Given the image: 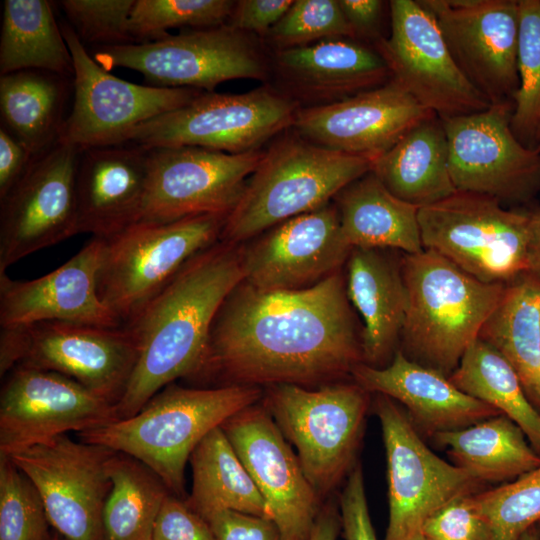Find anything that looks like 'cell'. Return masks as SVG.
Masks as SVG:
<instances>
[{
    "instance_id": "cell-35",
    "label": "cell",
    "mask_w": 540,
    "mask_h": 540,
    "mask_svg": "<svg viewBox=\"0 0 540 540\" xmlns=\"http://www.w3.org/2000/svg\"><path fill=\"white\" fill-rule=\"evenodd\" d=\"M22 70L74 76L72 55L49 1H4L0 75Z\"/></svg>"
},
{
    "instance_id": "cell-49",
    "label": "cell",
    "mask_w": 540,
    "mask_h": 540,
    "mask_svg": "<svg viewBox=\"0 0 540 540\" xmlns=\"http://www.w3.org/2000/svg\"><path fill=\"white\" fill-rule=\"evenodd\" d=\"M35 157L3 126L0 128V200L20 181Z\"/></svg>"
},
{
    "instance_id": "cell-58",
    "label": "cell",
    "mask_w": 540,
    "mask_h": 540,
    "mask_svg": "<svg viewBox=\"0 0 540 540\" xmlns=\"http://www.w3.org/2000/svg\"><path fill=\"white\" fill-rule=\"evenodd\" d=\"M537 218L540 220V212L536 213Z\"/></svg>"
},
{
    "instance_id": "cell-25",
    "label": "cell",
    "mask_w": 540,
    "mask_h": 540,
    "mask_svg": "<svg viewBox=\"0 0 540 540\" xmlns=\"http://www.w3.org/2000/svg\"><path fill=\"white\" fill-rule=\"evenodd\" d=\"M271 66L284 94L307 107L334 103L391 79L376 48L346 38L275 51Z\"/></svg>"
},
{
    "instance_id": "cell-46",
    "label": "cell",
    "mask_w": 540,
    "mask_h": 540,
    "mask_svg": "<svg viewBox=\"0 0 540 540\" xmlns=\"http://www.w3.org/2000/svg\"><path fill=\"white\" fill-rule=\"evenodd\" d=\"M338 504L345 540H378L371 521L363 472L359 464L349 473Z\"/></svg>"
},
{
    "instance_id": "cell-24",
    "label": "cell",
    "mask_w": 540,
    "mask_h": 540,
    "mask_svg": "<svg viewBox=\"0 0 540 540\" xmlns=\"http://www.w3.org/2000/svg\"><path fill=\"white\" fill-rule=\"evenodd\" d=\"M104 239L92 237L63 265L33 280L0 273V327L62 321L116 328L123 326L97 291Z\"/></svg>"
},
{
    "instance_id": "cell-15",
    "label": "cell",
    "mask_w": 540,
    "mask_h": 540,
    "mask_svg": "<svg viewBox=\"0 0 540 540\" xmlns=\"http://www.w3.org/2000/svg\"><path fill=\"white\" fill-rule=\"evenodd\" d=\"M113 453L63 434L7 456L35 485L55 532L67 540H103Z\"/></svg>"
},
{
    "instance_id": "cell-13",
    "label": "cell",
    "mask_w": 540,
    "mask_h": 540,
    "mask_svg": "<svg viewBox=\"0 0 540 540\" xmlns=\"http://www.w3.org/2000/svg\"><path fill=\"white\" fill-rule=\"evenodd\" d=\"M387 462L389 518L384 540H407L456 497L475 494L482 484L432 452L412 420L393 399L377 394Z\"/></svg>"
},
{
    "instance_id": "cell-19",
    "label": "cell",
    "mask_w": 540,
    "mask_h": 540,
    "mask_svg": "<svg viewBox=\"0 0 540 540\" xmlns=\"http://www.w3.org/2000/svg\"><path fill=\"white\" fill-rule=\"evenodd\" d=\"M5 376L0 394V454L118 420L113 403L60 373L16 366Z\"/></svg>"
},
{
    "instance_id": "cell-31",
    "label": "cell",
    "mask_w": 540,
    "mask_h": 540,
    "mask_svg": "<svg viewBox=\"0 0 540 540\" xmlns=\"http://www.w3.org/2000/svg\"><path fill=\"white\" fill-rule=\"evenodd\" d=\"M479 338L511 365L540 413V276L526 272L506 284Z\"/></svg>"
},
{
    "instance_id": "cell-12",
    "label": "cell",
    "mask_w": 540,
    "mask_h": 540,
    "mask_svg": "<svg viewBox=\"0 0 540 540\" xmlns=\"http://www.w3.org/2000/svg\"><path fill=\"white\" fill-rule=\"evenodd\" d=\"M74 65V101L58 142L81 151L127 143L140 124L179 109L202 92L122 80L100 66L67 22L60 24Z\"/></svg>"
},
{
    "instance_id": "cell-34",
    "label": "cell",
    "mask_w": 540,
    "mask_h": 540,
    "mask_svg": "<svg viewBox=\"0 0 540 540\" xmlns=\"http://www.w3.org/2000/svg\"><path fill=\"white\" fill-rule=\"evenodd\" d=\"M67 78L42 70H22L0 77L1 126L34 156L58 143L66 119Z\"/></svg>"
},
{
    "instance_id": "cell-41",
    "label": "cell",
    "mask_w": 540,
    "mask_h": 540,
    "mask_svg": "<svg viewBox=\"0 0 540 540\" xmlns=\"http://www.w3.org/2000/svg\"><path fill=\"white\" fill-rule=\"evenodd\" d=\"M43 500L32 481L0 454V540H52Z\"/></svg>"
},
{
    "instance_id": "cell-1",
    "label": "cell",
    "mask_w": 540,
    "mask_h": 540,
    "mask_svg": "<svg viewBox=\"0 0 540 540\" xmlns=\"http://www.w3.org/2000/svg\"><path fill=\"white\" fill-rule=\"evenodd\" d=\"M363 362L341 270L297 290L244 281L221 305L193 377L214 387L335 383Z\"/></svg>"
},
{
    "instance_id": "cell-43",
    "label": "cell",
    "mask_w": 540,
    "mask_h": 540,
    "mask_svg": "<svg viewBox=\"0 0 540 540\" xmlns=\"http://www.w3.org/2000/svg\"><path fill=\"white\" fill-rule=\"evenodd\" d=\"M135 0H63L59 4L79 40L95 47L135 43L129 18Z\"/></svg>"
},
{
    "instance_id": "cell-38",
    "label": "cell",
    "mask_w": 540,
    "mask_h": 540,
    "mask_svg": "<svg viewBox=\"0 0 540 540\" xmlns=\"http://www.w3.org/2000/svg\"><path fill=\"white\" fill-rule=\"evenodd\" d=\"M518 4L519 87L514 96L511 128L523 144L531 147L540 132V0H518Z\"/></svg>"
},
{
    "instance_id": "cell-50",
    "label": "cell",
    "mask_w": 540,
    "mask_h": 540,
    "mask_svg": "<svg viewBox=\"0 0 540 540\" xmlns=\"http://www.w3.org/2000/svg\"><path fill=\"white\" fill-rule=\"evenodd\" d=\"M380 0H338L340 9L355 37L378 38V25L383 8Z\"/></svg>"
},
{
    "instance_id": "cell-56",
    "label": "cell",
    "mask_w": 540,
    "mask_h": 540,
    "mask_svg": "<svg viewBox=\"0 0 540 540\" xmlns=\"http://www.w3.org/2000/svg\"><path fill=\"white\" fill-rule=\"evenodd\" d=\"M52 540H67V539L64 538L62 535H60L59 533L54 532Z\"/></svg>"
},
{
    "instance_id": "cell-6",
    "label": "cell",
    "mask_w": 540,
    "mask_h": 540,
    "mask_svg": "<svg viewBox=\"0 0 540 540\" xmlns=\"http://www.w3.org/2000/svg\"><path fill=\"white\" fill-rule=\"evenodd\" d=\"M261 400L325 500L356 465L369 392L355 382L315 389L279 384L265 387Z\"/></svg>"
},
{
    "instance_id": "cell-23",
    "label": "cell",
    "mask_w": 540,
    "mask_h": 540,
    "mask_svg": "<svg viewBox=\"0 0 540 540\" xmlns=\"http://www.w3.org/2000/svg\"><path fill=\"white\" fill-rule=\"evenodd\" d=\"M432 115L391 78L334 103L300 107L292 129L316 145L374 160Z\"/></svg>"
},
{
    "instance_id": "cell-30",
    "label": "cell",
    "mask_w": 540,
    "mask_h": 540,
    "mask_svg": "<svg viewBox=\"0 0 540 540\" xmlns=\"http://www.w3.org/2000/svg\"><path fill=\"white\" fill-rule=\"evenodd\" d=\"M341 230L352 248L424 250L419 207L392 194L370 171L337 194Z\"/></svg>"
},
{
    "instance_id": "cell-47",
    "label": "cell",
    "mask_w": 540,
    "mask_h": 540,
    "mask_svg": "<svg viewBox=\"0 0 540 540\" xmlns=\"http://www.w3.org/2000/svg\"><path fill=\"white\" fill-rule=\"evenodd\" d=\"M216 540H282L275 522L233 510H221L205 519Z\"/></svg>"
},
{
    "instance_id": "cell-37",
    "label": "cell",
    "mask_w": 540,
    "mask_h": 540,
    "mask_svg": "<svg viewBox=\"0 0 540 540\" xmlns=\"http://www.w3.org/2000/svg\"><path fill=\"white\" fill-rule=\"evenodd\" d=\"M112 482L103 509V540H153L165 497L162 479L136 458L114 451L108 462Z\"/></svg>"
},
{
    "instance_id": "cell-55",
    "label": "cell",
    "mask_w": 540,
    "mask_h": 540,
    "mask_svg": "<svg viewBox=\"0 0 540 540\" xmlns=\"http://www.w3.org/2000/svg\"><path fill=\"white\" fill-rule=\"evenodd\" d=\"M534 528L537 534V538L538 540H540V520L534 525Z\"/></svg>"
},
{
    "instance_id": "cell-53",
    "label": "cell",
    "mask_w": 540,
    "mask_h": 540,
    "mask_svg": "<svg viewBox=\"0 0 540 540\" xmlns=\"http://www.w3.org/2000/svg\"><path fill=\"white\" fill-rule=\"evenodd\" d=\"M520 540H538L534 526L529 528L520 538Z\"/></svg>"
},
{
    "instance_id": "cell-10",
    "label": "cell",
    "mask_w": 540,
    "mask_h": 540,
    "mask_svg": "<svg viewBox=\"0 0 540 540\" xmlns=\"http://www.w3.org/2000/svg\"><path fill=\"white\" fill-rule=\"evenodd\" d=\"M93 59L106 70L128 68L148 85L213 92L233 79L265 80L269 63L251 34L228 24L191 29L166 38L126 45L94 47Z\"/></svg>"
},
{
    "instance_id": "cell-29",
    "label": "cell",
    "mask_w": 540,
    "mask_h": 540,
    "mask_svg": "<svg viewBox=\"0 0 540 540\" xmlns=\"http://www.w3.org/2000/svg\"><path fill=\"white\" fill-rule=\"evenodd\" d=\"M371 171L396 197L419 208L456 192L442 120L432 115L373 160Z\"/></svg>"
},
{
    "instance_id": "cell-4",
    "label": "cell",
    "mask_w": 540,
    "mask_h": 540,
    "mask_svg": "<svg viewBox=\"0 0 540 540\" xmlns=\"http://www.w3.org/2000/svg\"><path fill=\"white\" fill-rule=\"evenodd\" d=\"M401 270L407 296L401 350L449 377L479 338L506 284L480 281L430 249L405 254Z\"/></svg>"
},
{
    "instance_id": "cell-9",
    "label": "cell",
    "mask_w": 540,
    "mask_h": 540,
    "mask_svg": "<svg viewBox=\"0 0 540 540\" xmlns=\"http://www.w3.org/2000/svg\"><path fill=\"white\" fill-rule=\"evenodd\" d=\"M0 375L16 366L60 373L116 407L138 359V344L126 327L44 321L0 327Z\"/></svg>"
},
{
    "instance_id": "cell-17",
    "label": "cell",
    "mask_w": 540,
    "mask_h": 540,
    "mask_svg": "<svg viewBox=\"0 0 540 540\" xmlns=\"http://www.w3.org/2000/svg\"><path fill=\"white\" fill-rule=\"evenodd\" d=\"M391 33L376 41L391 78L439 118L483 111L488 100L456 64L434 16L419 1L392 0Z\"/></svg>"
},
{
    "instance_id": "cell-42",
    "label": "cell",
    "mask_w": 540,
    "mask_h": 540,
    "mask_svg": "<svg viewBox=\"0 0 540 540\" xmlns=\"http://www.w3.org/2000/svg\"><path fill=\"white\" fill-rule=\"evenodd\" d=\"M265 37L275 51L327 39L356 38L338 0H295Z\"/></svg>"
},
{
    "instance_id": "cell-21",
    "label": "cell",
    "mask_w": 540,
    "mask_h": 540,
    "mask_svg": "<svg viewBox=\"0 0 540 540\" xmlns=\"http://www.w3.org/2000/svg\"><path fill=\"white\" fill-rule=\"evenodd\" d=\"M221 428L266 501L282 540H308L325 500L261 401Z\"/></svg>"
},
{
    "instance_id": "cell-57",
    "label": "cell",
    "mask_w": 540,
    "mask_h": 540,
    "mask_svg": "<svg viewBox=\"0 0 540 540\" xmlns=\"http://www.w3.org/2000/svg\"><path fill=\"white\" fill-rule=\"evenodd\" d=\"M537 141H538V145H537L536 148L540 151V132H539V136H538V140H537Z\"/></svg>"
},
{
    "instance_id": "cell-7",
    "label": "cell",
    "mask_w": 540,
    "mask_h": 540,
    "mask_svg": "<svg viewBox=\"0 0 540 540\" xmlns=\"http://www.w3.org/2000/svg\"><path fill=\"white\" fill-rule=\"evenodd\" d=\"M227 216L137 222L104 239L97 276L102 303L123 326L132 322L191 258L220 240Z\"/></svg>"
},
{
    "instance_id": "cell-26",
    "label": "cell",
    "mask_w": 540,
    "mask_h": 540,
    "mask_svg": "<svg viewBox=\"0 0 540 540\" xmlns=\"http://www.w3.org/2000/svg\"><path fill=\"white\" fill-rule=\"evenodd\" d=\"M149 149L132 144L81 151L76 172L78 233L107 239L138 221Z\"/></svg>"
},
{
    "instance_id": "cell-32",
    "label": "cell",
    "mask_w": 540,
    "mask_h": 540,
    "mask_svg": "<svg viewBox=\"0 0 540 540\" xmlns=\"http://www.w3.org/2000/svg\"><path fill=\"white\" fill-rule=\"evenodd\" d=\"M433 438L480 483L514 480L540 466V455L523 430L503 414Z\"/></svg>"
},
{
    "instance_id": "cell-33",
    "label": "cell",
    "mask_w": 540,
    "mask_h": 540,
    "mask_svg": "<svg viewBox=\"0 0 540 540\" xmlns=\"http://www.w3.org/2000/svg\"><path fill=\"white\" fill-rule=\"evenodd\" d=\"M189 463L192 489L185 502L204 519L221 510L271 519L266 501L221 426L199 442Z\"/></svg>"
},
{
    "instance_id": "cell-8",
    "label": "cell",
    "mask_w": 540,
    "mask_h": 540,
    "mask_svg": "<svg viewBox=\"0 0 540 540\" xmlns=\"http://www.w3.org/2000/svg\"><path fill=\"white\" fill-rule=\"evenodd\" d=\"M421 240L486 283L507 284L529 272L532 213L507 210L490 196L456 191L419 208Z\"/></svg>"
},
{
    "instance_id": "cell-51",
    "label": "cell",
    "mask_w": 540,
    "mask_h": 540,
    "mask_svg": "<svg viewBox=\"0 0 540 540\" xmlns=\"http://www.w3.org/2000/svg\"><path fill=\"white\" fill-rule=\"evenodd\" d=\"M341 531L339 504L328 499L320 509L308 540H337Z\"/></svg>"
},
{
    "instance_id": "cell-54",
    "label": "cell",
    "mask_w": 540,
    "mask_h": 540,
    "mask_svg": "<svg viewBox=\"0 0 540 540\" xmlns=\"http://www.w3.org/2000/svg\"><path fill=\"white\" fill-rule=\"evenodd\" d=\"M407 540H428V539L420 531L414 534L413 536H411L410 538H408Z\"/></svg>"
},
{
    "instance_id": "cell-16",
    "label": "cell",
    "mask_w": 540,
    "mask_h": 540,
    "mask_svg": "<svg viewBox=\"0 0 540 540\" xmlns=\"http://www.w3.org/2000/svg\"><path fill=\"white\" fill-rule=\"evenodd\" d=\"M263 155L261 150L231 154L193 146L149 149L148 179L137 222L228 215Z\"/></svg>"
},
{
    "instance_id": "cell-22",
    "label": "cell",
    "mask_w": 540,
    "mask_h": 540,
    "mask_svg": "<svg viewBox=\"0 0 540 540\" xmlns=\"http://www.w3.org/2000/svg\"><path fill=\"white\" fill-rule=\"evenodd\" d=\"M336 205L285 220L241 246L244 282L261 290H297L340 271L352 251Z\"/></svg>"
},
{
    "instance_id": "cell-52",
    "label": "cell",
    "mask_w": 540,
    "mask_h": 540,
    "mask_svg": "<svg viewBox=\"0 0 540 540\" xmlns=\"http://www.w3.org/2000/svg\"><path fill=\"white\" fill-rule=\"evenodd\" d=\"M533 215L532 238L529 248V272L540 276V220Z\"/></svg>"
},
{
    "instance_id": "cell-3",
    "label": "cell",
    "mask_w": 540,
    "mask_h": 540,
    "mask_svg": "<svg viewBox=\"0 0 540 540\" xmlns=\"http://www.w3.org/2000/svg\"><path fill=\"white\" fill-rule=\"evenodd\" d=\"M262 397L263 389L255 386L188 388L173 382L135 415L77 435L83 442L136 458L172 494L185 499V466L195 447L213 429Z\"/></svg>"
},
{
    "instance_id": "cell-28",
    "label": "cell",
    "mask_w": 540,
    "mask_h": 540,
    "mask_svg": "<svg viewBox=\"0 0 540 540\" xmlns=\"http://www.w3.org/2000/svg\"><path fill=\"white\" fill-rule=\"evenodd\" d=\"M381 250L353 248L345 278L348 299L364 324L363 363L375 367H381L394 351L407 304L401 262H395Z\"/></svg>"
},
{
    "instance_id": "cell-5",
    "label": "cell",
    "mask_w": 540,
    "mask_h": 540,
    "mask_svg": "<svg viewBox=\"0 0 540 540\" xmlns=\"http://www.w3.org/2000/svg\"><path fill=\"white\" fill-rule=\"evenodd\" d=\"M372 164V158L331 150L287 130L264 151L227 216L220 240L240 245L285 220L314 211L370 172Z\"/></svg>"
},
{
    "instance_id": "cell-48",
    "label": "cell",
    "mask_w": 540,
    "mask_h": 540,
    "mask_svg": "<svg viewBox=\"0 0 540 540\" xmlns=\"http://www.w3.org/2000/svg\"><path fill=\"white\" fill-rule=\"evenodd\" d=\"M293 2L294 0L235 1L227 24L242 32L265 37Z\"/></svg>"
},
{
    "instance_id": "cell-39",
    "label": "cell",
    "mask_w": 540,
    "mask_h": 540,
    "mask_svg": "<svg viewBox=\"0 0 540 540\" xmlns=\"http://www.w3.org/2000/svg\"><path fill=\"white\" fill-rule=\"evenodd\" d=\"M232 0H135L129 31L135 43L168 37L171 28L204 29L227 24Z\"/></svg>"
},
{
    "instance_id": "cell-18",
    "label": "cell",
    "mask_w": 540,
    "mask_h": 540,
    "mask_svg": "<svg viewBox=\"0 0 540 540\" xmlns=\"http://www.w3.org/2000/svg\"><path fill=\"white\" fill-rule=\"evenodd\" d=\"M81 150L58 142L35 157L0 200V273L78 233L76 172Z\"/></svg>"
},
{
    "instance_id": "cell-44",
    "label": "cell",
    "mask_w": 540,
    "mask_h": 540,
    "mask_svg": "<svg viewBox=\"0 0 540 540\" xmlns=\"http://www.w3.org/2000/svg\"><path fill=\"white\" fill-rule=\"evenodd\" d=\"M420 531L428 540H492L490 526L474 494L456 497L442 506Z\"/></svg>"
},
{
    "instance_id": "cell-11",
    "label": "cell",
    "mask_w": 540,
    "mask_h": 540,
    "mask_svg": "<svg viewBox=\"0 0 540 540\" xmlns=\"http://www.w3.org/2000/svg\"><path fill=\"white\" fill-rule=\"evenodd\" d=\"M300 107L270 86L241 94L202 92L187 105L137 126L127 143L246 153L292 128Z\"/></svg>"
},
{
    "instance_id": "cell-27",
    "label": "cell",
    "mask_w": 540,
    "mask_h": 540,
    "mask_svg": "<svg viewBox=\"0 0 540 540\" xmlns=\"http://www.w3.org/2000/svg\"><path fill=\"white\" fill-rule=\"evenodd\" d=\"M351 376L367 392L401 403L414 425L431 434L458 430L500 415L464 393L448 376L408 358L401 349L387 366L356 365Z\"/></svg>"
},
{
    "instance_id": "cell-36",
    "label": "cell",
    "mask_w": 540,
    "mask_h": 540,
    "mask_svg": "<svg viewBox=\"0 0 540 540\" xmlns=\"http://www.w3.org/2000/svg\"><path fill=\"white\" fill-rule=\"evenodd\" d=\"M449 379L464 393L514 421L540 455V413L514 369L495 348L480 338L475 340Z\"/></svg>"
},
{
    "instance_id": "cell-2",
    "label": "cell",
    "mask_w": 540,
    "mask_h": 540,
    "mask_svg": "<svg viewBox=\"0 0 540 540\" xmlns=\"http://www.w3.org/2000/svg\"><path fill=\"white\" fill-rule=\"evenodd\" d=\"M244 280L241 246L217 241L191 258L128 327L138 359L117 419L135 415L161 389L198 372L214 319Z\"/></svg>"
},
{
    "instance_id": "cell-14",
    "label": "cell",
    "mask_w": 540,
    "mask_h": 540,
    "mask_svg": "<svg viewBox=\"0 0 540 540\" xmlns=\"http://www.w3.org/2000/svg\"><path fill=\"white\" fill-rule=\"evenodd\" d=\"M514 103L490 105L466 115L440 118L447 137L456 191L526 202L540 191V151L514 134Z\"/></svg>"
},
{
    "instance_id": "cell-40",
    "label": "cell",
    "mask_w": 540,
    "mask_h": 540,
    "mask_svg": "<svg viewBox=\"0 0 540 540\" xmlns=\"http://www.w3.org/2000/svg\"><path fill=\"white\" fill-rule=\"evenodd\" d=\"M492 540H520L540 520V466L512 482L474 494Z\"/></svg>"
},
{
    "instance_id": "cell-20",
    "label": "cell",
    "mask_w": 540,
    "mask_h": 540,
    "mask_svg": "<svg viewBox=\"0 0 540 540\" xmlns=\"http://www.w3.org/2000/svg\"><path fill=\"white\" fill-rule=\"evenodd\" d=\"M435 18L456 64L491 105L519 87L518 0H420Z\"/></svg>"
},
{
    "instance_id": "cell-45",
    "label": "cell",
    "mask_w": 540,
    "mask_h": 540,
    "mask_svg": "<svg viewBox=\"0 0 540 540\" xmlns=\"http://www.w3.org/2000/svg\"><path fill=\"white\" fill-rule=\"evenodd\" d=\"M153 540H216L210 524L182 499L169 493L160 508Z\"/></svg>"
}]
</instances>
